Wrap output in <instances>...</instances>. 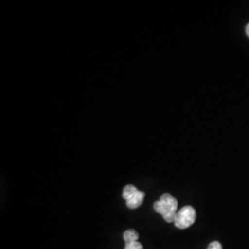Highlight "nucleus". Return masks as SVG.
<instances>
[{
    "label": "nucleus",
    "instance_id": "nucleus-7",
    "mask_svg": "<svg viewBox=\"0 0 249 249\" xmlns=\"http://www.w3.org/2000/svg\"><path fill=\"white\" fill-rule=\"evenodd\" d=\"M246 31H247V35L249 37V23L248 24V26H247V29H246Z\"/></svg>",
    "mask_w": 249,
    "mask_h": 249
},
{
    "label": "nucleus",
    "instance_id": "nucleus-1",
    "mask_svg": "<svg viewBox=\"0 0 249 249\" xmlns=\"http://www.w3.org/2000/svg\"><path fill=\"white\" fill-rule=\"evenodd\" d=\"M178 200L170 194H163L153 205L156 213H160L165 222L174 223L178 213Z\"/></svg>",
    "mask_w": 249,
    "mask_h": 249
},
{
    "label": "nucleus",
    "instance_id": "nucleus-6",
    "mask_svg": "<svg viewBox=\"0 0 249 249\" xmlns=\"http://www.w3.org/2000/svg\"><path fill=\"white\" fill-rule=\"evenodd\" d=\"M207 249H223V247H222L221 243H219L217 241H214V242H212L209 245V247H208Z\"/></svg>",
    "mask_w": 249,
    "mask_h": 249
},
{
    "label": "nucleus",
    "instance_id": "nucleus-2",
    "mask_svg": "<svg viewBox=\"0 0 249 249\" xmlns=\"http://www.w3.org/2000/svg\"><path fill=\"white\" fill-rule=\"evenodd\" d=\"M145 193L139 190L133 185H127L123 189V197L126 201V207L130 210H135L141 207L144 200Z\"/></svg>",
    "mask_w": 249,
    "mask_h": 249
},
{
    "label": "nucleus",
    "instance_id": "nucleus-5",
    "mask_svg": "<svg viewBox=\"0 0 249 249\" xmlns=\"http://www.w3.org/2000/svg\"><path fill=\"white\" fill-rule=\"evenodd\" d=\"M124 249H143V246L139 241H136L133 243L125 244Z\"/></svg>",
    "mask_w": 249,
    "mask_h": 249
},
{
    "label": "nucleus",
    "instance_id": "nucleus-3",
    "mask_svg": "<svg viewBox=\"0 0 249 249\" xmlns=\"http://www.w3.org/2000/svg\"><path fill=\"white\" fill-rule=\"evenodd\" d=\"M196 217L195 209L191 206H185L178 211L174 223L179 229H187L195 223Z\"/></svg>",
    "mask_w": 249,
    "mask_h": 249
},
{
    "label": "nucleus",
    "instance_id": "nucleus-4",
    "mask_svg": "<svg viewBox=\"0 0 249 249\" xmlns=\"http://www.w3.org/2000/svg\"><path fill=\"white\" fill-rule=\"evenodd\" d=\"M124 240L125 244H129V243H133L139 239V233L138 231H135L133 229H129L126 230L124 232Z\"/></svg>",
    "mask_w": 249,
    "mask_h": 249
}]
</instances>
